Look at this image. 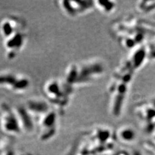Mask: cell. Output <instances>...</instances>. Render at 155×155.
Segmentation results:
<instances>
[{"mask_svg": "<svg viewBox=\"0 0 155 155\" xmlns=\"http://www.w3.org/2000/svg\"><path fill=\"white\" fill-rule=\"evenodd\" d=\"M26 38L25 33L21 31L5 39V48L7 51V56L10 59L16 56L21 50L25 44Z\"/></svg>", "mask_w": 155, "mask_h": 155, "instance_id": "cell-1", "label": "cell"}, {"mask_svg": "<svg viewBox=\"0 0 155 155\" xmlns=\"http://www.w3.org/2000/svg\"><path fill=\"white\" fill-rule=\"evenodd\" d=\"M22 23L16 18H5L0 24V32L5 39L19 31H23Z\"/></svg>", "mask_w": 155, "mask_h": 155, "instance_id": "cell-2", "label": "cell"}, {"mask_svg": "<svg viewBox=\"0 0 155 155\" xmlns=\"http://www.w3.org/2000/svg\"><path fill=\"white\" fill-rule=\"evenodd\" d=\"M16 116L13 113H10L7 109L4 110L2 116V127L7 133L11 134H17L21 130L19 127Z\"/></svg>", "mask_w": 155, "mask_h": 155, "instance_id": "cell-3", "label": "cell"}]
</instances>
